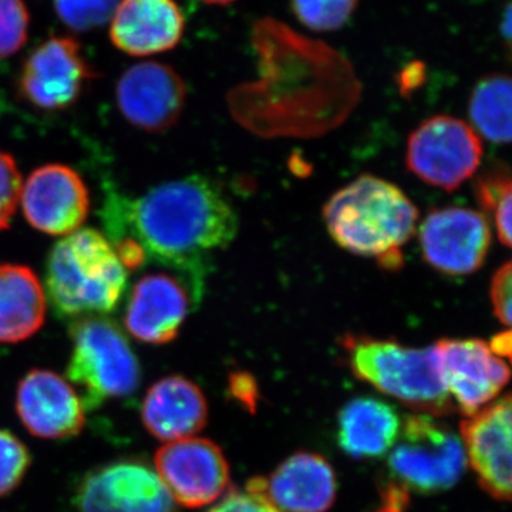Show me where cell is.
<instances>
[{
	"label": "cell",
	"mask_w": 512,
	"mask_h": 512,
	"mask_svg": "<svg viewBox=\"0 0 512 512\" xmlns=\"http://www.w3.org/2000/svg\"><path fill=\"white\" fill-rule=\"evenodd\" d=\"M57 16L74 32L106 25L116 13L119 0H55Z\"/></svg>",
	"instance_id": "obj_26"
},
{
	"label": "cell",
	"mask_w": 512,
	"mask_h": 512,
	"mask_svg": "<svg viewBox=\"0 0 512 512\" xmlns=\"http://www.w3.org/2000/svg\"><path fill=\"white\" fill-rule=\"evenodd\" d=\"M420 247L424 261L441 274H474L490 251L491 225L470 208H436L421 222Z\"/></svg>",
	"instance_id": "obj_10"
},
{
	"label": "cell",
	"mask_w": 512,
	"mask_h": 512,
	"mask_svg": "<svg viewBox=\"0 0 512 512\" xmlns=\"http://www.w3.org/2000/svg\"><path fill=\"white\" fill-rule=\"evenodd\" d=\"M46 299L60 319L109 315L128 286V271L106 235L80 228L53 245L45 269Z\"/></svg>",
	"instance_id": "obj_3"
},
{
	"label": "cell",
	"mask_w": 512,
	"mask_h": 512,
	"mask_svg": "<svg viewBox=\"0 0 512 512\" xmlns=\"http://www.w3.org/2000/svg\"><path fill=\"white\" fill-rule=\"evenodd\" d=\"M342 346L356 377L387 396L430 416H444L454 409L433 346L416 349L353 335L345 336Z\"/></svg>",
	"instance_id": "obj_4"
},
{
	"label": "cell",
	"mask_w": 512,
	"mask_h": 512,
	"mask_svg": "<svg viewBox=\"0 0 512 512\" xmlns=\"http://www.w3.org/2000/svg\"><path fill=\"white\" fill-rule=\"evenodd\" d=\"M483 153L474 128L456 117L436 116L413 131L406 163L423 183L454 191L476 174Z\"/></svg>",
	"instance_id": "obj_7"
},
{
	"label": "cell",
	"mask_w": 512,
	"mask_h": 512,
	"mask_svg": "<svg viewBox=\"0 0 512 512\" xmlns=\"http://www.w3.org/2000/svg\"><path fill=\"white\" fill-rule=\"evenodd\" d=\"M154 470L175 504L201 508L220 500L229 487V466L214 441L190 439L171 441L158 448Z\"/></svg>",
	"instance_id": "obj_9"
},
{
	"label": "cell",
	"mask_w": 512,
	"mask_h": 512,
	"mask_svg": "<svg viewBox=\"0 0 512 512\" xmlns=\"http://www.w3.org/2000/svg\"><path fill=\"white\" fill-rule=\"evenodd\" d=\"M26 221L52 237L80 229L90 212V192L73 168L47 164L29 175L20 192Z\"/></svg>",
	"instance_id": "obj_13"
},
{
	"label": "cell",
	"mask_w": 512,
	"mask_h": 512,
	"mask_svg": "<svg viewBox=\"0 0 512 512\" xmlns=\"http://www.w3.org/2000/svg\"><path fill=\"white\" fill-rule=\"evenodd\" d=\"M70 338L67 380L79 389L84 410L100 409L137 392L143 379L140 360L116 322L104 316L74 320Z\"/></svg>",
	"instance_id": "obj_5"
},
{
	"label": "cell",
	"mask_w": 512,
	"mask_h": 512,
	"mask_svg": "<svg viewBox=\"0 0 512 512\" xmlns=\"http://www.w3.org/2000/svg\"><path fill=\"white\" fill-rule=\"evenodd\" d=\"M184 16L174 0H123L111 22V42L130 56L174 49L184 35Z\"/></svg>",
	"instance_id": "obj_19"
},
{
	"label": "cell",
	"mask_w": 512,
	"mask_h": 512,
	"mask_svg": "<svg viewBox=\"0 0 512 512\" xmlns=\"http://www.w3.org/2000/svg\"><path fill=\"white\" fill-rule=\"evenodd\" d=\"M389 458L392 481L404 490L436 494L450 490L466 470L460 437L430 414H414L404 421Z\"/></svg>",
	"instance_id": "obj_6"
},
{
	"label": "cell",
	"mask_w": 512,
	"mask_h": 512,
	"mask_svg": "<svg viewBox=\"0 0 512 512\" xmlns=\"http://www.w3.org/2000/svg\"><path fill=\"white\" fill-rule=\"evenodd\" d=\"M195 301L190 286L171 272L141 276L128 298L124 326L134 339L161 346L180 335Z\"/></svg>",
	"instance_id": "obj_15"
},
{
	"label": "cell",
	"mask_w": 512,
	"mask_h": 512,
	"mask_svg": "<svg viewBox=\"0 0 512 512\" xmlns=\"http://www.w3.org/2000/svg\"><path fill=\"white\" fill-rule=\"evenodd\" d=\"M511 286L512 266L511 262H505L491 279L490 296L495 316L507 326L511 325Z\"/></svg>",
	"instance_id": "obj_30"
},
{
	"label": "cell",
	"mask_w": 512,
	"mask_h": 512,
	"mask_svg": "<svg viewBox=\"0 0 512 512\" xmlns=\"http://www.w3.org/2000/svg\"><path fill=\"white\" fill-rule=\"evenodd\" d=\"M94 77L72 37H52L37 47L23 64L18 80L20 97L42 111L69 109Z\"/></svg>",
	"instance_id": "obj_11"
},
{
	"label": "cell",
	"mask_w": 512,
	"mask_h": 512,
	"mask_svg": "<svg viewBox=\"0 0 512 512\" xmlns=\"http://www.w3.org/2000/svg\"><path fill=\"white\" fill-rule=\"evenodd\" d=\"M248 491L264 497L279 512H326L335 503V470L309 451L293 454L266 478L249 481Z\"/></svg>",
	"instance_id": "obj_17"
},
{
	"label": "cell",
	"mask_w": 512,
	"mask_h": 512,
	"mask_svg": "<svg viewBox=\"0 0 512 512\" xmlns=\"http://www.w3.org/2000/svg\"><path fill=\"white\" fill-rule=\"evenodd\" d=\"M141 421L161 441L190 439L208 421V403L200 387L180 375L151 384L141 403Z\"/></svg>",
	"instance_id": "obj_20"
},
{
	"label": "cell",
	"mask_w": 512,
	"mask_h": 512,
	"mask_svg": "<svg viewBox=\"0 0 512 512\" xmlns=\"http://www.w3.org/2000/svg\"><path fill=\"white\" fill-rule=\"evenodd\" d=\"M359 0H291L293 13L313 32H332L345 25Z\"/></svg>",
	"instance_id": "obj_25"
},
{
	"label": "cell",
	"mask_w": 512,
	"mask_h": 512,
	"mask_svg": "<svg viewBox=\"0 0 512 512\" xmlns=\"http://www.w3.org/2000/svg\"><path fill=\"white\" fill-rule=\"evenodd\" d=\"M409 503V491L402 485L387 481L382 490V505L376 512H404Z\"/></svg>",
	"instance_id": "obj_33"
},
{
	"label": "cell",
	"mask_w": 512,
	"mask_h": 512,
	"mask_svg": "<svg viewBox=\"0 0 512 512\" xmlns=\"http://www.w3.org/2000/svg\"><path fill=\"white\" fill-rule=\"evenodd\" d=\"M399 414L390 404L372 397H357L340 410L338 444L353 458H377L392 450L399 439Z\"/></svg>",
	"instance_id": "obj_22"
},
{
	"label": "cell",
	"mask_w": 512,
	"mask_h": 512,
	"mask_svg": "<svg viewBox=\"0 0 512 512\" xmlns=\"http://www.w3.org/2000/svg\"><path fill=\"white\" fill-rule=\"evenodd\" d=\"M511 397L505 396L461 424L464 453L478 483L495 500L511 498Z\"/></svg>",
	"instance_id": "obj_18"
},
{
	"label": "cell",
	"mask_w": 512,
	"mask_h": 512,
	"mask_svg": "<svg viewBox=\"0 0 512 512\" xmlns=\"http://www.w3.org/2000/svg\"><path fill=\"white\" fill-rule=\"evenodd\" d=\"M22 177L15 158L0 151V232L10 228L20 201Z\"/></svg>",
	"instance_id": "obj_29"
},
{
	"label": "cell",
	"mask_w": 512,
	"mask_h": 512,
	"mask_svg": "<svg viewBox=\"0 0 512 512\" xmlns=\"http://www.w3.org/2000/svg\"><path fill=\"white\" fill-rule=\"evenodd\" d=\"M29 12L22 0H0V60L8 59L28 40Z\"/></svg>",
	"instance_id": "obj_28"
},
{
	"label": "cell",
	"mask_w": 512,
	"mask_h": 512,
	"mask_svg": "<svg viewBox=\"0 0 512 512\" xmlns=\"http://www.w3.org/2000/svg\"><path fill=\"white\" fill-rule=\"evenodd\" d=\"M201 2L210 3V5H228V3L235 2V0H201Z\"/></svg>",
	"instance_id": "obj_36"
},
{
	"label": "cell",
	"mask_w": 512,
	"mask_h": 512,
	"mask_svg": "<svg viewBox=\"0 0 512 512\" xmlns=\"http://www.w3.org/2000/svg\"><path fill=\"white\" fill-rule=\"evenodd\" d=\"M32 454L19 437L0 429V498L12 494L25 480Z\"/></svg>",
	"instance_id": "obj_27"
},
{
	"label": "cell",
	"mask_w": 512,
	"mask_h": 512,
	"mask_svg": "<svg viewBox=\"0 0 512 512\" xmlns=\"http://www.w3.org/2000/svg\"><path fill=\"white\" fill-rule=\"evenodd\" d=\"M477 200L481 208L493 217L498 239L505 247L511 245L512 183L508 168H491L478 177Z\"/></svg>",
	"instance_id": "obj_24"
},
{
	"label": "cell",
	"mask_w": 512,
	"mask_h": 512,
	"mask_svg": "<svg viewBox=\"0 0 512 512\" xmlns=\"http://www.w3.org/2000/svg\"><path fill=\"white\" fill-rule=\"evenodd\" d=\"M74 504L79 512H178L156 470L140 458H120L84 474Z\"/></svg>",
	"instance_id": "obj_8"
},
{
	"label": "cell",
	"mask_w": 512,
	"mask_h": 512,
	"mask_svg": "<svg viewBox=\"0 0 512 512\" xmlns=\"http://www.w3.org/2000/svg\"><path fill=\"white\" fill-rule=\"evenodd\" d=\"M501 35H503L507 45L511 42V6L507 5L504 12V19L501 20Z\"/></svg>",
	"instance_id": "obj_35"
},
{
	"label": "cell",
	"mask_w": 512,
	"mask_h": 512,
	"mask_svg": "<svg viewBox=\"0 0 512 512\" xmlns=\"http://www.w3.org/2000/svg\"><path fill=\"white\" fill-rule=\"evenodd\" d=\"M229 392L234 399L245 404L248 409H255L256 384L247 373H235L229 377Z\"/></svg>",
	"instance_id": "obj_32"
},
{
	"label": "cell",
	"mask_w": 512,
	"mask_h": 512,
	"mask_svg": "<svg viewBox=\"0 0 512 512\" xmlns=\"http://www.w3.org/2000/svg\"><path fill=\"white\" fill-rule=\"evenodd\" d=\"M116 100L131 126L148 133H163L180 120L187 87L180 74L167 64L138 63L121 74Z\"/></svg>",
	"instance_id": "obj_14"
},
{
	"label": "cell",
	"mask_w": 512,
	"mask_h": 512,
	"mask_svg": "<svg viewBox=\"0 0 512 512\" xmlns=\"http://www.w3.org/2000/svg\"><path fill=\"white\" fill-rule=\"evenodd\" d=\"M15 406L25 429L39 439H73L86 424L79 393L69 380L52 370L26 373L16 389Z\"/></svg>",
	"instance_id": "obj_16"
},
{
	"label": "cell",
	"mask_w": 512,
	"mask_h": 512,
	"mask_svg": "<svg viewBox=\"0 0 512 512\" xmlns=\"http://www.w3.org/2000/svg\"><path fill=\"white\" fill-rule=\"evenodd\" d=\"M511 79L507 74H490L474 87L468 114L481 136L494 144L511 140Z\"/></svg>",
	"instance_id": "obj_23"
},
{
	"label": "cell",
	"mask_w": 512,
	"mask_h": 512,
	"mask_svg": "<svg viewBox=\"0 0 512 512\" xmlns=\"http://www.w3.org/2000/svg\"><path fill=\"white\" fill-rule=\"evenodd\" d=\"M45 289L29 266L0 265V343L13 345L35 336L45 325Z\"/></svg>",
	"instance_id": "obj_21"
},
{
	"label": "cell",
	"mask_w": 512,
	"mask_h": 512,
	"mask_svg": "<svg viewBox=\"0 0 512 512\" xmlns=\"http://www.w3.org/2000/svg\"><path fill=\"white\" fill-rule=\"evenodd\" d=\"M111 245L130 244L146 259L187 282L195 301L204 288L205 262L237 237L238 215L221 185L190 175L141 197L111 191L101 212Z\"/></svg>",
	"instance_id": "obj_1"
},
{
	"label": "cell",
	"mask_w": 512,
	"mask_h": 512,
	"mask_svg": "<svg viewBox=\"0 0 512 512\" xmlns=\"http://www.w3.org/2000/svg\"><path fill=\"white\" fill-rule=\"evenodd\" d=\"M491 352L494 353L495 356L508 357L511 353V332L510 330H505L503 333H498L497 336H494L493 340L490 342Z\"/></svg>",
	"instance_id": "obj_34"
},
{
	"label": "cell",
	"mask_w": 512,
	"mask_h": 512,
	"mask_svg": "<svg viewBox=\"0 0 512 512\" xmlns=\"http://www.w3.org/2000/svg\"><path fill=\"white\" fill-rule=\"evenodd\" d=\"M323 218L340 248L376 258L387 271H396L403 265L402 248L416 231L419 211L396 185L362 175L330 197Z\"/></svg>",
	"instance_id": "obj_2"
},
{
	"label": "cell",
	"mask_w": 512,
	"mask_h": 512,
	"mask_svg": "<svg viewBox=\"0 0 512 512\" xmlns=\"http://www.w3.org/2000/svg\"><path fill=\"white\" fill-rule=\"evenodd\" d=\"M208 512H279L261 495L251 491H227Z\"/></svg>",
	"instance_id": "obj_31"
},
{
	"label": "cell",
	"mask_w": 512,
	"mask_h": 512,
	"mask_svg": "<svg viewBox=\"0 0 512 512\" xmlns=\"http://www.w3.org/2000/svg\"><path fill=\"white\" fill-rule=\"evenodd\" d=\"M433 348L448 396L468 417L480 412L510 380V367L483 340L443 339Z\"/></svg>",
	"instance_id": "obj_12"
}]
</instances>
